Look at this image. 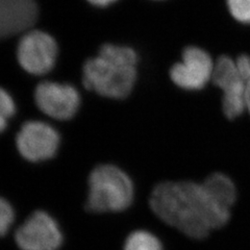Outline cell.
<instances>
[{
	"label": "cell",
	"mask_w": 250,
	"mask_h": 250,
	"mask_svg": "<svg viewBox=\"0 0 250 250\" xmlns=\"http://www.w3.org/2000/svg\"><path fill=\"white\" fill-rule=\"evenodd\" d=\"M149 207L161 221L195 240L229 222L230 209L218 203L203 184L191 181L163 182L150 194Z\"/></svg>",
	"instance_id": "cell-1"
},
{
	"label": "cell",
	"mask_w": 250,
	"mask_h": 250,
	"mask_svg": "<svg viewBox=\"0 0 250 250\" xmlns=\"http://www.w3.org/2000/svg\"><path fill=\"white\" fill-rule=\"evenodd\" d=\"M137 66L138 54L130 47L104 44L96 57L84 62L83 83L100 96L123 99L134 89Z\"/></svg>",
	"instance_id": "cell-2"
},
{
	"label": "cell",
	"mask_w": 250,
	"mask_h": 250,
	"mask_svg": "<svg viewBox=\"0 0 250 250\" xmlns=\"http://www.w3.org/2000/svg\"><path fill=\"white\" fill-rule=\"evenodd\" d=\"M135 185L126 172L112 164L96 166L88 177L84 209L94 215L119 214L135 201Z\"/></svg>",
	"instance_id": "cell-3"
},
{
	"label": "cell",
	"mask_w": 250,
	"mask_h": 250,
	"mask_svg": "<svg viewBox=\"0 0 250 250\" xmlns=\"http://www.w3.org/2000/svg\"><path fill=\"white\" fill-rule=\"evenodd\" d=\"M64 240L59 221L44 209L30 213L14 231L19 250H61Z\"/></svg>",
	"instance_id": "cell-4"
},
{
	"label": "cell",
	"mask_w": 250,
	"mask_h": 250,
	"mask_svg": "<svg viewBox=\"0 0 250 250\" xmlns=\"http://www.w3.org/2000/svg\"><path fill=\"white\" fill-rule=\"evenodd\" d=\"M56 40L42 30H28L17 47V59L21 68L29 74L44 75L56 65L58 58Z\"/></svg>",
	"instance_id": "cell-5"
},
{
	"label": "cell",
	"mask_w": 250,
	"mask_h": 250,
	"mask_svg": "<svg viewBox=\"0 0 250 250\" xmlns=\"http://www.w3.org/2000/svg\"><path fill=\"white\" fill-rule=\"evenodd\" d=\"M16 146L23 159L30 163L51 160L60 147V135L51 125L42 121H27L16 137Z\"/></svg>",
	"instance_id": "cell-6"
},
{
	"label": "cell",
	"mask_w": 250,
	"mask_h": 250,
	"mask_svg": "<svg viewBox=\"0 0 250 250\" xmlns=\"http://www.w3.org/2000/svg\"><path fill=\"white\" fill-rule=\"evenodd\" d=\"M212 80L223 92L222 106L228 118H237L247 109V82L239 72L236 61L225 56L219 58L215 64Z\"/></svg>",
	"instance_id": "cell-7"
},
{
	"label": "cell",
	"mask_w": 250,
	"mask_h": 250,
	"mask_svg": "<svg viewBox=\"0 0 250 250\" xmlns=\"http://www.w3.org/2000/svg\"><path fill=\"white\" fill-rule=\"evenodd\" d=\"M35 101L39 109L52 119H72L81 105V96L71 84L43 82L35 90Z\"/></svg>",
	"instance_id": "cell-8"
},
{
	"label": "cell",
	"mask_w": 250,
	"mask_h": 250,
	"mask_svg": "<svg viewBox=\"0 0 250 250\" xmlns=\"http://www.w3.org/2000/svg\"><path fill=\"white\" fill-rule=\"evenodd\" d=\"M214 68V62L207 51L190 46L184 50L182 61L172 66L170 77L179 88L198 91L212 80Z\"/></svg>",
	"instance_id": "cell-9"
},
{
	"label": "cell",
	"mask_w": 250,
	"mask_h": 250,
	"mask_svg": "<svg viewBox=\"0 0 250 250\" xmlns=\"http://www.w3.org/2000/svg\"><path fill=\"white\" fill-rule=\"evenodd\" d=\"M38 14L36 0H0V40L27 33Z\"/></svg>",
	"instance_id": "cell-10"
},
{
	"label": "cell",
	"mask_w": 250,
	"mask_h": 250,
	"mask_svg": "<svg viewBox=\"0 0 250 250\" xmlns=\"http://www.w3.org/2000/svg\"><path fill=\"white\" fill-rule=\"evenodd\" d=\"M218 203L230 209L237 199V190L231 179L222 173H214L202 183Z\"/></svg>",
	"instance_id": "cell-11"
},
{
	"label": "cell",
	"mask_w": 250,
	"mask_h": 250,
	"mask_svg": "<svg viewBox=\"0 0 250 250\" xmlns=\"http://www.w3.org/2000/svg\"><path fill=\"white\" fill-rule=\"evenodd\" d=\"M121 250H164V246L153 232L139 229L127 234Z\"/></svg>",
	"instance_id": "cell-12"
},
{
	"label": "cell",
	"mask_w": 250,
	"mask_h": 250,
	"mask_svg": "<svg viewBox=\"0 0 250 250\" xmlns=\"http://www.w3.org/2000/svg\"><path fill=\"white\" fill-rule=\"evenodd\" d=\"M16 212L12 203L0 196V238L7 236L15 224Z\"/></svg>",
	"instance_id": "cell-13"
},
{
	"label": "cell",
	"mask_w": 250,
	"mask_h": 250,
	"mask_svg": "<svg viewBox=\"0 0 250 250\" xmlns=\"http://www.w3.org/2000/svg\"><path fill=\"white\" fill-rule=\"evenodd\" d=\"M16 113L15 101L4 89L0 88V134L5 130L10 119Z\"/></svg>",
	"instance_id": "cell-14"
},
{
	"label": "cell",
	"mask_w": 250,
	"mask_h": 250,
	"mask_svg": "<svg viewBox=\"0 0 250 250\" xmlns=\"http://www.w3.org/2000/svg\"><path fill=\"white\" fill-rule=\"evenodd\" d=\"M232 17L243 24H250V0H226Z\"/></svg>",
	"instance_id": "cell-15"
},
{
	"label": "cell",
	"mask_w": 250,
	"mask_h": 250,
	"mask_svg": "<svg viewBox=\"0 0 250 250\" xmlns=\"http://www.w3.org/2000/svg\"><path fill=\"white\" fill-rule=\"evenodd\" d=\"M236 64L241 75L245 78L246 82H248L250 78V57L245 56V54L240 56L236 60Z\"/></svg>",
	"instance_id": "cell-16"
},
{
	"label": "cell",
	"mask_w": 250,
	"mask_h": 250,
	"mask_svg": "<svg viewBox=\"0 0 250 250\" xmlns=\"http://www.w3.org/2000/svg\"><path fill=\"white\" fill-rule=\"evenodd\" d=\"M89 3H91L94 6H98V7H105L115 3L118 0H87Z\"/></svg>",
	"instance_id": "cell-17"
},
{
	"label": "cell",
	"mask_w": 250,
	"mask_h": 250,
	"mask_svg": "<svg viewBox=\"0 0 250 250\" xmlns=\"http://www.w3.org/2000/svg\"><path fill=\"white\" fill-rule=\"evenodd\" d=\"M246 108L250 113V78L248 80L246 85Z\"/></svg>",
	"instance_id": "cell-18"
}]
</instances>
